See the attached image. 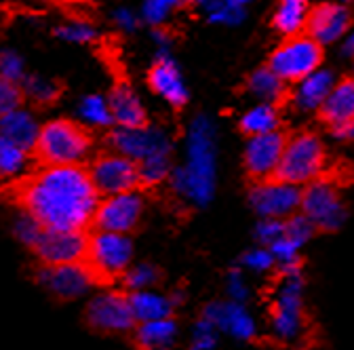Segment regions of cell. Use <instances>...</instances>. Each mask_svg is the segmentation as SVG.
Segmentation results:
<instances>
[{"mask_svg": "<svg viewBox=\"0 0 354 350\" xmlns=\"http://www.w3.org/2000/svg\"><path fill=\"white\" fill-rule=\"evenodd\" d=\"M44 228L34 220L32 215H28V213H24L21 211V215L15 220V224H13V232H15V237L26 245V247H34V243L38 241V237H40V232H42Z\"/></svg>", "mask_w": 354, "mask_h": 350, "instance_id": "obj_41", "label": "cell"}, {"mask_svg": "<svg viewBox=\"0 0 354 350\" xmlns=\"http://www.w3.org/2000/svg\"><path fill=\"white\" fill-rule=\"evenodd\" d=\"M308 13H310L308 0H279L277 11L272 15V28L285 38L299 34L304 30Z\"/></svg>", "mask_w": 354, "mask_h": 350, "instance_id": "obj_27", "label": "cell"}, {"mask_svg": "<svg viewBox=\"0 0 354 350\" xmlns=\"http://www.w3.org/2000/svg\"><path fill=\"white\" fill-rule=\"evenodd\" d=\"M171 171H173L171 152H162V154L148 156V158H144V160L138 163L140 186H144V188H156V186H160L162 182L169 180Z\"/></svg>", "mask_w": 354, "mask_h": 350, "instance_id": "obj_30", "label": "cell"}, {"mask_svg": "<svg viewBox=\"0 0 354 350\" xmlns=\"http://www.w3.org/2000/svg\"><path fill=\"white\" fill-rule=\"evenodd\" d=\"M24 95L26 98H30L34 104H40V106H49V104H53L57 98H59V93H62V89L57 84H53V82H47V80H42V78H38V76H30V78H26V82H24Z\"/></svg>", "mask_w": 354, "mask_h": 350, "instance_id": "obj_34", "label": "cell"}, {"mask_svg": "<svg viewBox=\"0 0 354 350\" xmlns=\"http://www.w3.org/2000/svg\"><path fill=\"white\" fill-rule=\"evenodd\" d=\"M32 156L28 150L0 138V184L7 186L30 173Z\"/></svg>", "mask_w": 354, "mask_h": 350, "instance_id": "obj_28", "label": "cell"}, {"mask_svg": "<svg viewBox=\"0 0 354 350\" xmlns=\"http://www.w3.org/2000/svg\"><path fill=\"white\" fill-rule=\"evenodd\" d=\"M270 331L281 342H295L304 331V277H281L272 295Z\"/></svg>", "mask_w": 354, "mask_h": 350, "instance_id": "obj_8", "label": "cell"}, {"mask_svg": "<svg viewBox=\"0 0 354 350\" xmlns=\"http://www.w3.org/2000/svg\"><path fill=\"white\" fill-rule=\"evenodd\" d=\"M38 122L34 120L32 114L24 112L21 108L15 112H9L5 116H0V138L32 152V146L38 136Z\"/></svg>", "mask_w": 354, "mask_h": 350, "instance_id": "obj_26", "label": "cell"}, {"mask_svg": "<svg viewBox=\"0 0 354 350\" xmlns=\"http://www.w3.org/2000/svg\"><path fill=\"white\" fill-rule=\"evenodd\" d=\"M247 89H249V93L263 100L266 104H272V106H279V108L287 106L289 95H291L289 84L283 82L268 66L255 70L247 78Z\"/></svg>", "mask_w": 354, "mask_h": 350, "instance_id": "obj_25", "label": "cell"}, {"mask_svg": "<svg viewBox=\"0 0 354 350\" xmlns=\"http://www.w3.org/2000/svg\"><path fill=\"white\" fill-rule=\"evenodd\" d=\"M317 234V228L315 224L308 220L304 213H293L285 220V237L291 239L293 243H297L299 247H304L310 239Z\"/></svg>", "mask_w": 354, "mask_h": 350, "instance_id": "obj_37", "label": "cell"}, {"mask_svg": "<svg viewBox=\"0 0 354 350\" xmlns=\"http://www.w3.org/2000/svg\"><path fill=\"white\" fill-rule=\"evenodd\" d=\"M219 331L217 327L207 321L205 317H201L194 325H192V331H190V348L192 350H215L217 348V342H219Z\"/></svg>", "mask_w": 354, "mask_h": 350, "instance_id": "obj_36", "label": "cell"}, {"mask_svg": "<svg viewBox=\"0 0 354 350\" xmlns=\"http://www.w3.org/2000/svg\"><path fill=\"white\" fill-rule=\"evenodd\" d=\"M239 264H241L239 268H241L243 273H251V275H268V273H272V270L277 268L274 257H272L270 249H268V247H261V245H257V247L245 251V253L241 255V261H239Z\"/></svg>", "mask_w": 354, "mask_h": 350, "instance_id": "obj_32", "label": "cell"}, {"mask_svg": "<svg viewBox=\"0 0 354 350\" xmlns=\"http://www.w3.org/2000/svg\"><path fill=\"white\" fill-rule=\"evenodd\" d=\"M24 102H26V95H24L21 84L0 76V116L19 110Z\"/></svg>", "mask_w": 354, "mask_h": 350, "instance_id": "obj_38", "label": "cell"}, {"mask_svg": "<svg viewBox=\"0 0 354 350\" xmlns=\"http://www.w3.org/2000/svg\"><path fill=\"white\" fill-rule=\"evenodd\" d=\"M285 234V220H272V217H259L255 226V241L261 247H270Z\"/></svg>", "mask_w": 354, "mask_h": 350, "instance_id": "obj_40", "label": "cell"}, {"mask_svg": "<svg viewBox=\"0 0 354 350\" xmlns=\"http://www.w3.org/2000/svg\"><path fill=\"white\" fill-rule=\"evenodd\" d=\"M327 165V152L321 138L313 131H299L287 138L274 178L293 186H306L321 178Z\"/></svg>", "mask_w": 354, "mask_h": 350, "instance_id": "obj_4", "label": "cell"}, {"mask_svg": "<svg viewBox=\"0 0 354 350\" xmlns=\"http://www.w3.org/2000/svg\"><path fill=\"white\" fill-rule=\"evenodd\" d=\"M325 59L323 45L306 36L304 32L287 36L281 45L272 51L268 68L287 84H297L306 76L321 68Z\"/></svg>", "mask_w": 354, "mask_h": 350, "instance_id": "obj_6", "label": "cell"}, {"mask_svg": "<svg viewBox=\"0 0 354 350\" xmlns=\"http://www.w3.org/2000/svg\"><path fill=\"white\" fill-rule=\"evenodd\" d=\"M49 3H68V0H49Z\"/></svg>", "mask_w": 354, "mask_h": 350, "instance_id": "obj_47", "label": "cell"}, {"mask_svg": "<svg viewBox=\"0 0 354 350\" xmlns=\"http://www.w3.org/2000/svg\"><path fill=\"white\" fill-rule=\"evenodd\" d=\"M80 116L86 122L95 125V127H110V125H114V118L110 114L108 102L102 95H88V98H84L82 104H80Z\"/></svg>", "mask_w": 354, "mask_h": 350, "instance_id": "obj_35", "label": "cell"}, {"mask_svg": "<svg viewBox=\"0 0 354 350\" xmlns=\"http://www.w3.org/2000/svg\"><path fill=\"white\" fill-rule=\"evenodd\" d=\"M120 279L129 293L154 289L160 283V270L154 264H150V261H140V264H131Z\"/></svg>", "mask_w": 354, "mask_h": 350, "instance_id": "obj_31", "label": "cell"}, {"mask_svg": "<svg viewBox=\"0 0 354 350\" xmlns=\"http://www.w3.org/2000/svg\"><path fill=\"white\" fill-rule=\"evenodd\" d=\"M110 114L118 127L124 129H140L148 125V114L144 106L140 104L138 95L133 93V89L127 82L114 84V89L110 91V102H108Z\"/></svg>", "mask_w": 354, "mask_h": 350, "instance_id": "obj_21", "label": "cell"}, {"mask_svg": "<svg viewBox=\"0 0 354 350\" xmlns=\"http://www.w3.org/2000/svg\"><path fill=\"white\" fill-rule=\"evenodd\" d=\"M287 138L289 136L281 129L272 131V133L249 138L245 148V171L253 182L274 178Z\"/></svg>", "mask_w": 354, "mask_h": 350, "instance_id": "obj_17", "label": "cell"}, {"mask_svg": "<svg viewBox=\"0 0 354 350\" xmlns=\"http://www.w3.org/2000/svg\"><path fill=\"white\" fill-rule=\"evenodd\" d=\"M348 3H350V0H348Z\"/></svg>", "mask_w": 354, "mask_h": 350, "instance_id": "obj_49", "label": "cell"}, {"mask_svg": "<svg viewBox=\"0 0 354 350\" xmlns=\"http://www.w3.org/2000/svg\"><path fill=\"white\" fill-rule=\"evenodd\" d=\"M158 3H162L165 7L173 9V7H182V5H186V0H158Z\"/></svg>", "mask_w": 354, "mask_h": 350, "instance_id": "obj_46", "label": "cell"}, {"mask_svg": "<svg viewBox=\"0 0 354 350\" xmlns=\"http://www.w3.org/2000/svg\"><path fill=\"white\" fill-rule=\"evenodd\" d=\"M253 295V289L247 281V275L236 266L226 275V297L230 302H239V304H247Z\"/></svg>", "mask_w": 354, "mask_h": 350, "instance_id": "obj_39", "label": "cell"}, {"mask_svg": "<svg viewBox=\"0 0 354 350\" xmlns=\"http://www.w3.org/2000/svg\"><path fill=\"white\" fill-rule=\"evenodd\" d=\"M116 21L118 24H122L127 30H136V26H138V21H136V17H133L129 11H124V9H120L118 13H116Z\"/></svg>", "mask_w": 354, "mask_h": 350, "instance_id": "obj_45", "label": "cell"}, {"mask_svg": "<svg viewBox=\"0 0 354 350\" xmlns=\"http://www.w3.org/2000/svg\"><path fill=\"white\" fill-rule=\"evenodd\" d=\"M144 211H146V201L138 190L104 196L97 203L93 224L97 230L131 234L140 226Z\"/></svg>", "mask_w": 354, "mask_h": 350, "instance_id": "obj_10", "label": "cell"}, {"mask_svg": "<svg viewBox=\"0 0 354 350\" xmlns=\"http://www.w3.org/2000/svg\"><path fill=\"white\" fill-rule=\"evenodd\" d=\"M301 188L281 182L277 178L253 182L249 190V205L259 217L287 220L289 215L299 211Z\"/></svg>", "mask_w": 354, "mask_h": 350, "instance_id": "obj_12", "label": "cell"}, {"mask_svg": "<svg viewBox=\"0 0 354 350\" xmlns=\"http://www.w3.org/2000/svg\"><path fill=\"white\" fill-rule=\"evenodd\" d=\"M133 329H136V344L140 350H171L180 338V327L173 317L138 323Z\"/></svg>", "mask_w": 354, "mask_h": 350, "instance_id": "obj_24", "label": "cell"}, {"mask_svg": "<svg viewBox=\"0 0 354 350\" xmlns=\"http://www.w3.org/2000/svg\"><path fill=\"white\" fill-rule=\"evenodd\" d=\"M24 213L42 228L86 230L93 224L100 194L82 165L40 167L3 186Z\"/></svg>", "mask_w": 354, "mask_h": 350, "instance_id": "obj_1", "label": "cell"}, {"mask_svg": "<svg viewBox=\"0 0 354 350\" xmlns=\"http://www.w3.org/2000/svg\"><path fill=\"white\" fill-rule=\"evenodd\" d=\"M38 283L59 300H76L91 293L97 279L84 261H74V264L42 266L38 270Z\"/></svg>", "mask_w": 354, "mask_h": 350, "instance_id": "obj_13", "label": "cell"}, {"mask_svg": "<svg viewBox=\"0 0 354 350\" xmlns=\"http://www.w3.org/2000/svg\"><path fill=\"white\" fill-rule=\"evenodd\" d=\"M32 251L42 261V266L74 264L84 259L86 234L82 230H51L44 228L34 243Z\"/></svg>", "mask_w": 354, "mask_h": 350, "instance_id": "obj_15", "label": "cell"}, {"mask_svg": "<svg viewBox=\"0 0 354 350\" xmlns=\"http://www.w3.org/2000/svg\"><path fill=\"white\" fill-rule=\"evenodd\" d=\"M203 317L211 321L219 333H228L234 340L249 342L257 335V321L247 308V304L215 300L203 308Z\"/></svg>", "mask_w": 354, "mask_h": 350, "instance_id": "obj_18", "label": "cell"}, {"mask_svg": "<svg viewBox=\"0 0 354 350\" xmlns=\"http://www.w3.org/2000/svg\"><path fill=\"white\" fill-rule=\"evenodd\" d=\"M299 213H304L317 230L325 232L339 230L348 217V209L337 184L323 175L301 188Z\"/></svg>", "mask_w": 354, "mask_h": 350, "instance_id": "obj_7", "label": "cell"}, {"mask_svg": "<svg viewBox=\"0 0 354 350\" xmlns=\"http://www.w3.org/2000/svg\"><path fill=\"white\" fill-rule=\"evenodd\" d=\"M173 194L190 207H205L213 201L217 182L215 131L207 116H198L188 133L186 165L175 167L169 175Z\"/></svg>", "mask_w": 354, "mask_h": 350, "instance_id": "obj_2", "label": "cell"}, {"mask_svg": "<svg viewBox=\"0 0 354 350\" xmlns=\"http://www.w3.org/2000/svg\"><path fill=\"white\" fill-rule=\"evenodd\" d=\"M129 306L136 323H146V321H156V319H167L173 317L175 302L173 295L154 289H144V291H133L127 293Z\"/></svg>", "mask_w": 354, "mask_h": 350, "instance_id": "obj_23", "label": "cell"}, {"mask_svg": "<svg viewBox=\"0 0 354 350\" xmlns=\"http://www.w3.org/2000/svg\"><path fill=\"white\" fill-rule=\"evenodd\" d=\"M136 247L129 234L97 230L93 237H86L84 264L95 275V279L114 281L120 279L133 264Z\"/></svg>", "mask_w": 354, "mask_h": 350, "instance_id": "obj_5", "label": "cell"}, {"mask_svg": "<svg viewBox=\"0 0 354 350\" xmlns=\"http://www.w3.org/2000/svg\"><path fill=\"white\" fill-rule=\"evenodd\" d=\"M352 26V13L344 5L335 3H321L315 9H310L306 24H304V34L317 40L319 45H329L342 38Z\"/></svg>", "mask_w": 354, "mask_h": 350, "instance_id": "obj_19", "label": "cell"}, {"mask_svg": "<svg viewBox=\"0 0 354 350\" xmlns=\"http://www.w3.org/2000/svg\"><path fill=\"white\" fill-rule=\"evenodd\" d=\"M108 144L112 152H118L131 160H144L154 154L171 152V140L162 129L156 127H140V129H124L118 127L108 136Z\"/></svg>", "mask_w": 354, "mask_h": 350, "instance_id": "obj_14", "label": "cell"}, {"mask_svg": "<svg viewBox=\"0 0 354 350\" xmlns=\"http://www.w3.org/2000/svg\"><path fill=\"white\" fill-rule=\"evenodd\" d=\"M317 116L331 136L337 140H350L352 138V116H354V80L352 76H344L339 82L333 84V89L325 98V102L319 106Z\"/></svg>", "mask_w": 354, "mask_h": 350, "instance_id": "obj_16", "label": "cell"}, {"mask_svg": "<svg viewBox=\"0 0 354 350\" xmlns=\"http://www.w3.org/2000/svg\"><path fill=\"white\" fill-rule=\"evenodd\" d=\"M21 59L15 55V53H5L0 55V76H5L9 80H15L19 82L21 78Z\"/></svg>", "mask_w": 354, "mask_h": 350, "instance_id": "obj_43", "label": "cell"}, {"mask_svg": "<svg viewBox=\"0 0 354 350\" xmlns=\"http://www.w3.org/2000/svg\"><path fill=\"white\" fill-rule=\"evenodd\" d=\"M239 3H241V5H243V3H249V0H239Z\"/></svg>", "mask_w": 354, "mask_h": 350, "instance_id": "obj_48", "label": "cell"}, {"mask_svg": "<svg viewBox=\"0 0 354 350\" xmlns=\"http://www.w3.org/2000/svg\"><path fill=\"white\" fill-rule=\"evenodd\" d=\"M335 84V76L329 70H315L310 76L297 82V89L291 91L289 102H293L301 112H317Z\"/></svg>", "mask_w": 354, "mask_h": 350, "instance_id": "obj_22", "label": "cell"}, {"mask_svg": "<svg viewBox=\"0 0 354 350\" xmlns=\"http://www.w3.org/2000/svg\"><path fill=\"white\" fill-rule=\"evenodd\" d=\"M198 3L207 9L211 21L239 24L245 17L243 5L239 0H198Z\"/></svg>", "mask_w": 354, "mask_h": 350, "instance_id": "obj_33", "label": "cell"}, {"mask_svg": "<svg viewBox=\"0 0 354 350\" xmlns=\"http://www.w3.org/2000/svg\"><path fill=\"white\" fill-rule=\"evenodd\" d=\"M169 11L171 9L165 7L162 3H158V0H146V5H144V17H146V21H150L154 26L162 24Z\"/></svg>", "mask_w": 354, "mask_h": 350, "instance_id": "obj_44", "label": "cell"}, {"mask_svg": "<svg viewBox=\"0 0 354 350\" xmlns=\"http://www.w3.org/2000/svg\"><path fill=\"white\" fill-rule=\"evenodd\" d=\"M86 173L100 196L122 194L140 188L138 163L118 152H104L95 156Z\"/></svg>", "mask_w": 354, "mask_h": 350, "instance_id": "obj_9", "label": "cell"}, {"mask_svg": "<svg viewBox=\"0 0 354 350\" xmlns=\"http://www.w3.org/2000/svg\"><path fill=\"white\" fill-rule=\"evenodd\" d=\"M148 84L154 93L165 98L175 110H182L188 104V89L182 80L180 68L169 57L160 55L148 70Z\"/></svg>", "mask_w": 354, "mask_h": 350, "instance_id": "obj_20", "label": "cell"}, {"mask_svg": "<svg viewBox=\"0 0 354 350\" xmlns=\"http://www.w3.org/2000/svg\"><path fill=\"white\" fill-rule=\"evenodd\" d=\"M57 34L66 40H74V42H88L95 38L93 28H88L84 24H72V26H64L57 30Z\"/></svg>", "mask_w": 354, "mask_h": 350, "instance_id": "obj_42", "label": "cell"}, {"mask_svg": "<svg viewBox=\"0 0 354 350\" xmlns=\"http://www.w3.org/2000/svg\"><path fill=\"white\" fill-rule=\"evenodd\" d=\"M281 108L272 106V104H261L255 106L253 110H249L247 114H243L239 127L247 138H255V136H263V133H272V131H279L281 127Z\"/></svg>", "mask_w": 354, "mask_h": 350, "instance_id": "obj_29", "label": "cell"}, {"mask_svg": "<svg viewBox=\"0 0 354 350\" xmlns=\"http://www.w3.org/2000/svg\"><path fill=\"white\" fill-rule=\"evenodd\" d=\"M91 133L82 125L68 118H57L38 129L30 156L40 163V167L82 165L91 152Z\"/></svg>", "mask_w": 354, "mask_h": 350, "instance_id": "obj_3", "label": "cell"}, {"mask_svg": "<svg viewBox=\"0 0 354 350\" xmlns=\"http://www.w3.org/2000/svg\"><path fill=\"white\" fill-rule=\"evenodd\" d=\"M86 321L102 333H129L136 327L127 293L116 289H104L91 295L86 304Z\"/></svg>", "mask_w": 354, "mask_h": 350, "instance_id": "obj_11", "label": "cell"}]
</instances>
